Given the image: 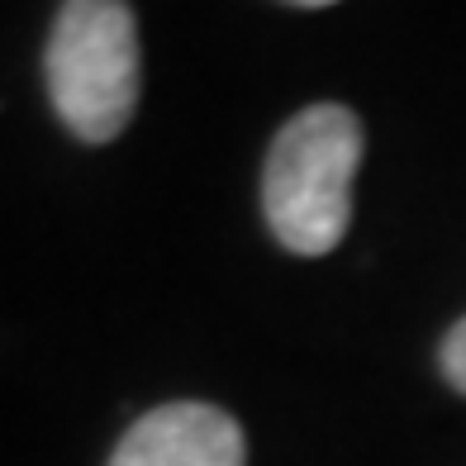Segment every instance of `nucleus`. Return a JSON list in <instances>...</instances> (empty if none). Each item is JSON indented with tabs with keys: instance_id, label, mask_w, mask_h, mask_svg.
<instances>
[{
	"instance_id": "obj_1",
	"label": "nucleus",
	"mask_w": 466,
	"mask_h": 466,
	"mask_svg": "<svg viewBox=\"0 0 466 466\" xmlns=\"http://www.w3.org/2000/svg\"><path fill=\"white\" fill-rule=\"evenodd\" d=\"M362 119L343 105H309L281 124L262 172L267 228L295 258H324L352 224Z\"/></svg>"
},
{
	"instance_id": "obj_2",
	"label": "nucleus",
	"mask_w": 466,
	"mask_h": 466,
	"mask_svg": "<svg viewBox=\"0 0 466 466\" xmlns=\"http://www.w3.org/2000/svg\"><path fill=\"white\" fill-rule=\"evenodd\" d=\"M48 96L62 124L86 138L110 143L129 129L138 110V25L129 0H67L44 53Z\"/></svg>"
},
{
	"instance_id": "obj_3",
	"label": "nucleus",
	"mask_w": 466,
	"mask_h": 466,
	"mask_svg": "<svg viewBox=\"0 0 466 466\" xmlns=\"http://www.w3.org/2000/svg\"><path fill=\"white\" fill-rule=\"evenodd\" d=\"M248 442L238 419L205 400H172L143 414L119 438L110 466H243Z\"/></svg>"
},
{
	"instance_id": "obj_4",
	"label": "nucleus",
	"mask_w": 466,
	"mask_h": 466,
	"mask_svg": "<svg viewBox=\"0 0 466 466\" xmlns=\"http://www.w3.org/2000/svg\"><path fill=\"white\" fill-rule=\"evenodd\" d=\"M438 362H442V376H448V386H452L457 395H466V319H457V324L448 329Z\"/></svg>"
},
{
	"instance_id": "obj_5",
	"label": "nucleus",
	"mask_w": 466,
	"mask_h": 466,
	"mask_svg": "<svg viewBox=\"0 0 466 466\" xmlns=\"http://www.w3.org/2000/svg\"><path fill=\"white\" fill-rule=\"evenodd\" d=\"M290 5H305V10H324V5H338V0H290Z\"/></svg>"
}]
</instances>
